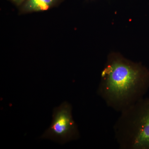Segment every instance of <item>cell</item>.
Returning a JSON list of instances; mask_svg holds the SVG:
<instances>
[{"label":"cell","instance_id":"6da1fadb","mask_svg":"<svg viewBox=\"0 0 149 149\" xmlns=\"http://www.w3.org/2000/svg\"><path fill=\"white\" fill-rule=\"evenodd\" d=\"M149 89L148 68L118 53L109 54L97 91L108 107L120 113L144 97Z\"/></svg>","mask_w":149,"mask_h":149},{"label":"cell","instance_id":"7a4b0ae2","mask_svg":"<svg viewBox=\"0 0 149 149\" xmlns=\"http://www.w3.org/2000/svg\"><path fill=\"white\" fill-rule=\"evenodd\" d=\"M113 132L121 149H149V97L120 112Z\"/></svg>","mask_w":149,"mask_h":149},{"label":"cell","instance_id":"3957f363","mask_svg":"<svg viewBox=\"0 0 149 149\" xmlns=\"http://www.w3.org/2000/svg\"><path fill=\"white\" fill-rule=\"evenodd\" d=\"M72 106L67 102L54 109L52 124L41 138L50 139L61 144L78 139L80 135L72 118Z\"/></svg>","mask_w":149,"mask_h":149},{"label":"cell","instance_id":"277c9868","mask_svg":"<svg viewBox=\"0 0 149 149\" xmlns=\"http://www.w3.org/2000/svg\"><path fill=\"white\" fill-rule=\"evenodd\" d=\"M64 0H25L19 7V14L46 11L58 6Z\"/></svg>","mask_w":149,"mask_h":149},{"label":"cell","instance_id":"5b68a950","mask_svg":"<svg viewBox=\"0 0 149 149\" xmlns=\"http://www.w3.org/2000/svg\"><path fill=\"white\" fill-rule=\"evenodd\" d=\"M16 6L20 7L24 3L25 0H8Z\"/></svg>","mask_w":149,"mask_h":149}]
</instances>
